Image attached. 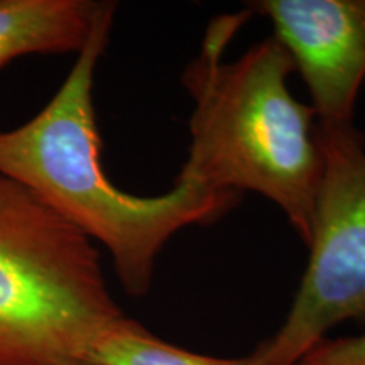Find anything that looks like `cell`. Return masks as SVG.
I'll list each match as a JSON object with an SVG mask.
<instances>
[{
	"instance_id": "cell-1",
	"label": "cell",
	"mask_w": 365,
	"mask_h": 365,
	"mask_svg": "<svg viewBox=\"0 0 365 365\" xmlns=\"http://www.w3.org/2000/svg\"><path fill=\"white\" fill-rule=\"evenodd\" d=\"M115 11V2L102 4L88 41L43 110L24 125L0 132V176L19 182L107 249L120 286L139 298L153 287L168 242L188 227L218 222L237 207L240 195L175 181L164 195L137 196L108 180L93 85Z\"/></svg>"
},
{
	"instance_id": "cell-2",
	"label": "cell",
	"mask_w": 365,
	"mask_h": 365,
	"mask_svg": "<svg viewBox=\"0 0 365 365\" xmlns=\"http://www.w3.org/2000/svg\"><path fill=\"white\" fill-rule=\"evenodd\" d=\"M250 11L212 21L182 73L193 98L190 149L176 181L212 191H252L276 205L304 244L323 171L317 117L291 93L293 59L274 36L225 61Z\"/></svg>"
},
{
	"instance_id": "cell-3",
	"label": "cell",
	"mask_w": 365,
	"mask_h": 365,
	"mask_svg": "<svg viewBox=\"0 0 365 365\" xmlns=\"http://www.w3.org/2000/svg\"><path fill=\"white\" fill-rule=\"evenodd\" d=\"M98 249L0 176V365H71L124 318Z\"/></svg>"
},
{
	"instance_id": "cell-4",
	"label": "cell",
	"mask_w": 365,
	"mask_h": 365,
	"mask_svg": "<svg viewBox=\"0 0 365 365\" xmlns=\"http://www.w3.org/2000/svg\"><path fill=\"white\" fill-rule=\"evenodd\" d=\"M317 135L323 171L308 266L282 327L259 345L267 365H296L331 328L365 319V139L355 125L317 124Z\"/></svg>"
},
{
	"instance_id": "cell-5",
	"label": "cell",
	"mask_w": 365,
	"mask_h": 365,
	"mask_svg": "<svg viewBox=\"0 0 365 365\" xmlns=\"http://www.w3.org/2000/svg\"><path fill=\"white\" fill-rule=\"evenodd\" d=\"M307 85L317 124L354 125L365 81V0H257Z\"/></svg>"
},
{
	"instance_id": "cell-6",
	"label": "cell",
	"mask_w": 365,
	"mask_h": 365,
	"mask_svg": "<svg viewBox=\"0 0 365 365\" xmlns=\"http://www.w3.org/2000/svg\"><path fill=\"white\" fill-rule=\"evenodd\" d=\"M103 2L0 0V68L26 54H78Z\"/></svg>"
},
{
	"instance_id": "cell-7",
	"label": "cell",
	"mask_w": 365,
	"mask_h": 365,
	"mask_svg": "<svg viewBox=\"0 0 365 365\" xmlns=\"http://www.w3.org/2000/svg\"><path fill=\"white\" fill-rule=\"evenodd\" d=\"M86 360L95 365H267L261 346L245 357H212L164 341L127 317L98 336Z\"/></svg>"
},
{
	"instance_id": "cell-8",
	"label": "cell",
	"mask_w": 365,
	"mask_h": 365,
	"mask_svg": "<svg viewBox=\"0 0 365 365\" xmlns=\"http://www.w3.org/2000/svg\"><path fill=\"white\" fill-rule=\"evenodd\" d=\"M296 365H365V333L345 339H325Z\"/></svg>"
},
{
	"instance_id": "cell-9",
	"label": "cell",
	"mask_w": 365,
	"mask_h": 365,
	"mask_svg": "<svg viewBox=\"0 0 365 365\" xmlns=\"http://www.w3.org/2000/svg\"><path fill=\"white\" fill-rule=\"evenodd\" d=\"M71 365H95V364L88 362V360H80V362H75V364H71Z\"/></svg>"
}]
</instances>
